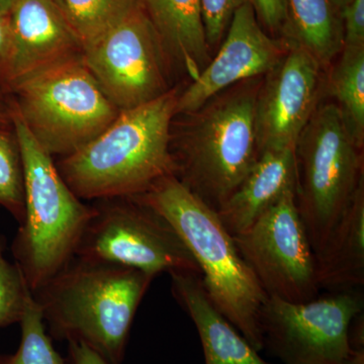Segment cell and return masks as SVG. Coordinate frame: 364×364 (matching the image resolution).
Masks as SVG:
<instances>
[{
  "label": "cell",
  "mask_w": 364,
  "mask_h": 364,
  "mask_svg": "<svg viewBox=\"0 0 364 364\" xmlns=\"http://www.w3.org/2000/svg\"><path fill=\"white\" fill-rule=\"evenodd\" d=\"M258 78L231 86L189 114L193 122L171 150L177 178L217 213L259 157Z\"/></svg>",
  "instance_id": "4"
},
{
  "label": "cell",
  "mask_w": 364,
  "mask_h": 364,
  "mask_svg": "<svg viewBox=\"0 0 364 364\" xmlns=\"http://www.w3.org/2000/svg\"><path fill=\"white\" fill-rule=\"evenodd\" d=\"M248 0H200L205 39L210 49L221 44L239 7Z\"/></svg>",
  "instance_id": "25"
},
{
  "label": "cell",
  "mask_w": 364,
  "mask_h": 364,
  "mask_svg": "<svg viewBox=\"0 0 364 364\" xmlns=\"http://www.w3.org/2000/svg\"><path fill=\"white\" fill-rule=\"evenodd\" d=\"M52 2H54L56 6H58L60 9L63 11V0H51Z\"/></svg>",
  "instance_id": "33"
},
{
  "label": "cell",
  "mask_w": 364,
  "mask_h": 364,
  "mask_svg": "<svg viewBox=\"0 0 364 364\" xmlns=\"http://www.w3.org/2000/svg\"><path fill=\"white\" fill-rule=\"evenodd\" d=\"M315 262L320 289L339 291L360 289L363 286V181L324 246L315 254Z\"/></svg>",
  "instance_id": "18"
},
{
  "label": "cell",
  "mask_w": 364,
  "mask_h": 364,
  "mask_svg": "<svg viewBox=\"0 0 364 364\" xmlns=\"http://www.w3.org/2000/svg\"><path fill=\"white\" fill-rule=\"evenodd\" d=\"M289 49L260 25L250 0L237 9L224 42L196 80L179 93L177 114H191L222 91L249 79L267 75Z\"/></svg>",
  "instance_id": "13"
},
{
  "label": "cell",
  "mask_w": 364,
  "mask_h": 364,
  "mask_svg": "<svg viewBox=\"0 0 364 364\" xmlns=\"http://www.w3.org/2000/svg\"><path fill=\"white\" fill-rule=\"evenodd\" d=\"M140 6L141 0H63V13L83 52Z\"/></svg>",
  "instance_id": "21"
},
{
  "label": "cell",
  "mask_w": 364,
  "mask_h": 364,
  "mask_svg": "<svg viewBox=\"0 0 364 364\" xmlns=\"http://www.w3.org/2000/svg\"><path fill=\"white\" fill-rule=\"evenodd\" d=\"M154 279L75 256L32 294L50 336L82 342L109 364H122L136 310Z\"/></svg>",
  "instance_id": "1"
},
{
  "label": "cell",
  "mask_w": 364,
  "mask_h": 364,
  "mask_svg": "<svg viewBox=\"0 0 364 364\" xmlns=\"http://www.w3.org/2000/svg\"><path fill=\"white\" fill-rule=\"evenodd\" d=\"M171 291L188 314L203 345L205 364H272L218 311L208 298L198 273L170 274Z\"/></svg>",
  "instance_id": "15"
},
{
  "label": "cell",
  "mask_w": 364,
  "mask_h": 364,
  "mask_svg": "<svg viewBox=\"0 0 364 364\" xmlns=\"http://www.w3.org/2000/svg\"><path fill=\"white\" fill-rule=\"evenodd\" d=\"M291 189L296 191L294 150L264 151L218 215L235 236L250 227Z\"/></svg>",
  "instance_id": "17"
},
{
  "label": "cell",
  "mask_w": 364,
  "mask_h": 364,
  "mask_svg": "<svg viewBox=\"0 0 364 364\" xmlns=\"http://www.w3.org/2000/svg\"><path fill=\"white\" fill-rule=\"evenodd\" d=\"M329 90L359 148L364 141V47H343Z\"/></svg>",
  "instance_id": "20"
},
{
  "label": "cell",
  "mask_w": 364,
  "mask_h": 364,
  "mask_svg": "<svg viewBox=\"0 0 364 364\" xmlns=\"http://www.w3.org/2000/svg\"><path fill=\"white\" fill-rule=\"evenodd\" d=\"M11 124L25 181V215L11 251L33 293L75 257L95 210L69 188L51 155L33 139L14 107Z\"/></svg>",
  "instance_id": "5"
},
{
  "label": "cell",
  "mask_w": 364,
  "mask_h": 364,
  "mask_svg": "<svg viewBox=\"0 0 364 364\" xmlns=\"http://www.w3.org/2000/svg\"><path fill=\"white\" fill-rule=\"evenodd\" d=\"M0 207L18 225L25 215V181L20 145L11 127H0Z\"/></svg>",
  "instance_id": "23"
},
{
  "label": "cell",
  "mask_w": 364,
  "mask_h": 364,
  "mask_svg": "<svg viewBox=\"0 0 364 364\" xmlns=\"http://www.w3.org/2000/svg\"><path fill=\"white\" fill-rule=\"evenodd\" d=\"M82 59L119 111L147 104L171 90L168 62L142 4L83 50Z\"/></svg>",
  "instance_id": "11"
},
{
  "label": "cell",
  "mask_w": 364,
  "mask_h": 364,
  "mask_svg": "<svg viewBox=\"0 0 364 364\" xmlns=\"http://www.w3.org/2000/svg\"><path fill=\"white\" fill-rule=\"evenodd\" d=\"M335 104L317 107L296 143V205L314 253L323 248L363 181V161Z\"/></svg>",
  "instance_id": "7"
},
{
  "label": "cell",
  "mask_w": 364,
  "mask_h": 364,
  "mask_svg": "<svg viewBox=\"0 0 364 364\" xmlns=\"http://www.w3.org/2000/svg\"><path fill=\"white\" fill-rule=\"evenodd\" d=\"M11 28L7 16L0 14V92L6 95L7 69L11 55Z\"/></svg>",
  "instance_id": "28"
},
{
  "label": "cell",
  "mask_w": 364,
  "mask_h": 364,
  "mask_svg": "<svg viewBox=\"0 0 364 364\" xmlns=\"http://www.w3.org/2000/svg\"><path fill=\"white\" fill-rule=\"evenodd\" d=\"M333 6H335V9L339 11V14L341 13L342 11L348 6L349 4L352 1V0H331Z\"/></svg>",
  "instance_id": "31"
},
{
  "label": "cell",
  "mask_w": 364,
  "mask_h": 364,
  "mask_svg": "<svg viewBox=\"0 0 364 364\" xmlns=\"http://www.w3.org/2000/svg\"><path fill=\"white\" fill-rule=\"evenodd\" d=\"M6 243L0 237V328L20 324L32 291L20 267L4 255Z\"/></svg>",
  "instance_id": "24"
},
{
  "label": "cell",
  "mask_w": 364,
  "mask_h": 364,
  "mask_svg": "<svg viewBox=\"0 0 364 364\" xmlns=\"http://www.w3.org/2000/svg\"><path fill=\"white\" fill-rule=\"evenodd\" d=\"M9 95L14 111L51 156H69L85 147L121 112L100 87L82 55L21 81Z\"/></svg>",
  "instance_id": "6"
},
{
  "label": "cell",
  "mask_w": 364,
  "mask_h": 364,
  "mask_svg": "<svg viewBox=\"0 0 364 364\" xmlns=\"http://www.w3.org/2000/svg\"><path fill=\"white\" fill-rule=\"evenodd\" d=\"M141 4L159 37L170 71L196 80L212 60L200 0H141Z\"/></svg>",
  "instance_id": "16"
},
{
  "label": "cell",
  "mask_w": 364,
  "mask_h": 364,
  "mask_svg": "<svg viewBox=\"0 0 364 364\" xmlns=\"http://www.w3.org/2000/svg\"><path fill=\"white\" fill-rule=\"evenodd\" d=\"M6 93L26 79L74 57L82 47L65 14L51 0H13Z\"/></svg>",
  "instance_id": "14"
},
{
  "label": "cell",
  "mask_w": 364,
  "mask_h": 364,
  "mask_svg": "<svg viewBox=\"0 0 364 364\" xmlns=\"http://www.w3.org/2000/svg\"><path fill=\"white\" fill-rule=\"evenodd\" d=\"M284 41L310 53L322 68L329 66L343 49L341 16L331 0H284Z\"/></svg>",
  "instance_id": "19"
},
{
  "label": "cell",
  "mask_w": 364,
  "mask_h": 364,
  "mask_svg": "<svg viewBox=\"0 0 364 364\" xmlns=\"http://www.w3.org/2000/svg\"><path fill=\"white\" fill-rule=\"evenodd\" d=\"M13 0H0V14L6 16L9 13V7H11Z\"/></svg>",
  "instance_id": "32"
},
{
  "label": "cell",
  "mask_w": 364,
  "mask_h": 364,
  "mask_svg": "<svg viewBox=\"0 0 364 364\" xmlns=\"http://www.w3.org/2000/svg\"><path fill=\"white\" fill-rule=\"evenodd\" d=\"M343 47H364V0H352L340 13Z\"/></svg>",
  "instance_id": "26"
},
{
  "label": "cell",
  "mask_w": 364,
  "mask_h": 364,
  "mask_svg": "<svg viewBox=\"0 0 364 364\" xmlns=\"http://www.w3.org/2000/svg\"><path fill=\"white\" fill-rule=\"evenodd\" d=\"M66 364H109L82 342H67Z\"/></svg>",
  "instance_id": "29"
},
{
  "label": "cell",
  "mask_w": 364,
  "mask_h": 364,
  "mask_svg": "<svg viewBox=\"0 0 364 364\" xmlns=\"http://www.w3.org/2000/svg\"><path fill=\"white\" fill-rule=\"evenodd\" d=\"M321 67L310 53L289 45L284 58L268 72L256 102L258 151L296 150L317 109Z\"/></svg>",
  "instance_id": "12"
},
{
  "label": "cell",
  "mask_w": 364,
  "mask_h": 364,
  "mask_svg": "<svg viewBox=\"0 0 364 364\" xmlns=\"http://www.w3.org/2000/svg\"><path fill=\"white\" fill-rule=\"evenodd\" d=\"M135 198L174 228L198 264L210 301L256 350H262L259 316L268 298L218 213L176 176L163 177Z\"/></svg>",
  "instance_id": "3"
},
{
  "label": "cell",
  "mask_w": 364,
  "mask_h": 364,
  "mask_svg": "<svg viewBox=\"0 0 364 364\" xmlns=\"http://www.w3.org/2000/svg\"><path fill=\"white\" fill-rule=\"evenodd\" d=\"M21 338L18 350L0 354V364H66L53 345L44 318L32 296L20 322Z\"/></svg>",
  "instance_id": "22"
},
{
  "label": "cell",
  "mask_w": 364,
  "mask_h": 364,
  "mask_svg": "<svg viewBox=\"0 0 364 364\" xmlns=\"http://www.w3.org/2000/svg\"><path fill=\"white\" fill-rule=\"evenodd\" d=\"M75 256L135 268L157 277L193 272L198 264L174 228L135 196L95 200Z\"/></svg>",
  "instance_id": "8"
},
{
  "label": "cell",
  "mask_w": 364,
  "mask_h": 364,
  "mask_svg": "<svg viewBox=\"0 0 364 364\" xmlns=\"http://www.w3.org/2000/svg\"><path fill=\"white\" fill-rule=\"evenodd\" d=\"M296 193V189L287 191L233 238L267 298L305 303L317 298L320 289L315 253L299 215Z\"/></svg>",
  "instance_id": "10"
},
{
  "label": "cell",
  "mask_w": 364,
  "mask_h": 364,
  "mask_svg": "<svg viewBox=\"0 0 364 364\" xmlns=\"http://www.w3.org/2000/svg\"><path fill=\"white\" fill-rule=\"evenodd\" d=\"M359 289L289 303L268 298L259 316L264 348L284 364H349L352 320L363 312Z\"/></svg>",
  "instance_id": "9"
},
{
  "label": "cell",
  "mask_w": 364,
  "mask_h": 364,
  "mask_svg": "<svg viewBox=\"0 0 364 364\" xmlns=\"http://www.w3.org/2000/svg\"><path fill=\"white\" fill-rule=\"evenodd\" d=\"M11 112H13V105L11 100L4 97V93L0 92V127L11 126Z\"/></svg>",
  "instance_id": "30"
},
{
  "label": "cell",
  "mask_w": 364,
  "mask_h": 364,
  "mask_svg": "<svg viewBox=\"0 0 364 364\" xmlns=\"http://www.w3.org/2000/svg\"><path fill=\"white\" fill-rule=\"evenodd\" d=\"M178 88L139 107L121 111L85 147L57 163L59 173L85 200L142 195L163 177L176 176L172 122Z\"/></svg>",
  "instance_id": "2"
},
{
  "label": "cell",
  "mask_w": 364,
  "mask_h": 364,
  "mask_svg": "<svg viewBox=\"0 0 364 364\" xmlns=\"http://www.w3.org/2000/svg\"><path fill=\"white\" fill-rule=\"evenodd\" d=\"M258 21L270 32L282 31L286 18L284 0H250Z\"/></svg>",
  "instance_id": "27"
}]
</instances>
